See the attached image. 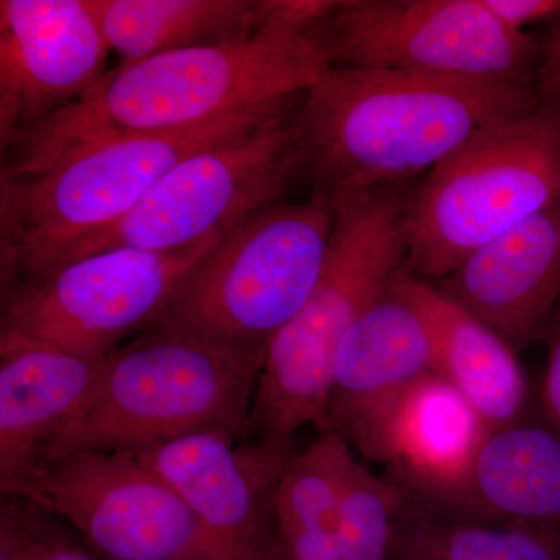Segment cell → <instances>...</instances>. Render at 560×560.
I'll list each match as a JSON object with an SVG mask.
<instances>
[{
  "instance_id": "14",
  "label": "cell",
  "mask_w": 560,
  "mask_h": 560,
  "mask_svg": "<svg viewBox=\"0 0 560 560\" xmlns=\"http://www.w3.org/2000/svg\"><path fill=\"white\" fill-rule=\"evenodd\" d=\"M234 434L197 431L131 453L175 490L232 560H278L265 503L294 458L291 447L234 448Z\"/></svg>"
},
{
  "instance_id": "20",
  "label": "cell",
  "mask_w": 560,
  "mask_h": 560,
  "mask_svg": "<svg viewBox=\"0 0 560 560\" xmlns=\"http://www.w3.org/2000/svg\"><path fill=\"white\" fill-rule=\"evenodd\" d=\"M121 62L246 38L260 0H84Z\"/></svg>"
},
{
  "instance_id": "19",
  "label": "cell",
  "mask_w": 560,
  "mask_h": 560,
  "mask_svg": "<svg viewBox=\"0 0 560 560\" xmlns=\"http://www.w3.org/2000/svg\"><path fill=\"white\" fill-rule=\"evenodd\" d=\"M434 371L429 326L418 308L388 290L350 327L334 366L330 429Z\"/></svg>"
},
{
  "instance_id": "1",
  "label": "cell",
  "mask_w": 560,
  "mask_h": 560,
  "mask_svg": "<svg viewBox=\"0 0 560 560\" xmlns=\"http://www.w3.org/2000/svg\"><path fill=\"white\" fill-rule=\"evenodd\" d=\"M540 102L536 81L330 68L293 117L304 178L330 200L405 184Z\"/></svg>"
},
{
  "instance_id": "8",
  "label": "cell",
  "mask_w": 560,
  "mask_h": 560,
  "mask_svg": "<svg viewBox=\"0 0 560 560\" xmlns=\"http://www.w3.org/2000/svg\"><path fill=\"white\" fill-rule=\"evenodd\" d=\"M296 109L178 162L124 220L84 242L66 264L117 248H190L283 201L291 186L304 178L293 121Z\"/></svg>"
},
{
  "instance_id": "21",
  "label": "cell",
  "mask_w": 560,
  "mask_h": 560,
  "mask_svg": "<svg viewBox=\"0 0 560 560\" xmlns=\"http://www.w3.org/2000/svg\"><path fill=\"white\" fill-rule=\"evenodd\" d=\"M390 560H560V533L456 517L405 492L394 522Z\"/></svg>"
},
{
  "instance_id": "27",
  "label": "cell",
  "mask_w": 560,
  "mask_h": 560,
  "mask_svg": "<svg viewBox=\"0 0 560 560\" xmlns=\"http://www.w3.org/2000/svg\"><path fill=\"white\" fill-rule=\"evenodd\" d=\"M540 60L536 70L540 101L560 105V14L540 38Z\"/></svg>"
},
{
  "instance_id": "15",
  "label": "cell",
  "mask_w": 560,
  "mask_h": 560,
  "mask_svg": "<svg viewBox=\"0 0 560 560\" xmlns=\"http://www.w3.org/2000/svg\"><path fill=\"white\" fill-rule=\"evenodd\" d=\"M438 287L515 350L528 345L560 301V200L475 250Z\"/></svg>"
},
{
  "instance_id": "10",
  "label": "cell",
  "mask_w": 560,
  "mask_h": 560,
  "mask_svg": "<svg viewBox=\"0 0 560 560\" xmlns=\"http://www.w3.org/2000/svg\"><path fill=\"white\" fill-rule=\"evenodd\" d=\"M316 36L331 68L463 79L536 81L541 51L481 0H340Z\"/></svg>"
},
{
  "instance_id": "29",
  "label": "cell",
  "mask_w": 560,
  "mask_h": 560,
  "mask_svg": "<svg viewBox=\"0 0 560 560\" xmlns=\"http://www.w3.org/2000/svg\"><path fill=\"white\" fill-rule=\"evenodd\" d=\"M0 560H24L16 534L5 518L0 521Z\"/></svg>"
},
{
  "instance_id": "6",
  "label": "cell",
  "mask_w": 560,
  "mask_h": 560,
  "mask_svg": "<svg viewBox=\"0 0 560 560\" xmlns=\"http://www.w3.org/2000/svg\"><path fill=\"white\" fill-rule=\"evenodd\" d=\"M334 226V201L316 191L259 210L202 257L149 330L267 349L315 290Z\"/></svg>"
},
{
  "instance_id": "23",
  "label": "cell",
  "mask_w": 560,
  "mask_h": 560,
  "mask_svg": "<svg viewBox=\"0 0 560 560\" xmlns=\"http://www.w3.org/2000/svg\"><path fill=\"white\" fill-rule=\"evenodd\" d=\"M404 499L397 482L355 459L334 525L342 560H390L394 522Z\"/></svg>"
},
{
  "instance_id": "9",
  "label": "cell",
  "mask_w": 560,
  "mask_h": 560,
  "mask_svg": "<svg viewBox=\"0 0 560 560\" xmlns=\"http://www.w3.org/2000/svg\"><path fill=\"white\" fill-rule=\"evenodd\" d=\"M2 490L68 523L102 560H232L175 490L131 453L44 460Z\"/></svg>"
},
{
  "instance_id": "17",
  "label": "cell",
  "mask_w": 560,
  "mask_h": 560,
  "mask_svg": "<svg viewBox=\"0 0 560 560\" xmlns=\"http://www.w3.org/2000/svg\"><path fill=\"white\" fill-rule=\"evenodd\" d=\"M390 290L418 308L429 326L434 372L470 401L490 430L525 411L528 386L515 349L451 294L401 268Z\"/></svg>"
},
{
  "instance_id": "24",
  "label": "cell",
  "mask_w": 560,
  "mask_h": 560,
  "mask_svg": "<svg viewBox=\"0 0 560 560\" xmlns=\"http://www.w3.org/2000/svg\"><path fill=\"white\" fill-rule=\"evenodd\" d=\"M16 506L3 504L2 518L16 534L24 560H102L77 544L65 530L44 522L43 512L31 504L24 511Z\"/></svg>"
},
{
  "instance_id": "25",
  "label": "cell",
  "mask_w": 560,
  "mask_h": 560,
  "mask_svg": "<svg viewBox=\"0 0 560 560\" xmlns=\"http://www.w3.org/2000/svg\"><path fill=\"white\" fill-rule=\"evenodd\" d=\"M278 560H342L331 529L276 526Z\"/></svg>"
},
{
  "instance_id": "3",
  "label": "cell",
  "mask_w": 560,
  "mask_h": 560,
  "mask_svg": "<svg viewBox=\"0 0 560 560\" xmlns=\"http://www.w3.org/2000/svg\"><path fill=\"white\" fill-rule=\"evenodd\" d=\"M301 98L183 130L121 136L69 151L38 171L0 176L2 293L44 278L124 220L178 162L289 116Z\"/></svg>"
},
{
  "instance_id": "2",
  "label": "cell",
  "mask_w": 560,
  "mask_h": 560,
  "mask_svg": "<svg viewBox=\"0 0 560 560\" xmlns=\"http://www.w3.org/2000/svg\"><path fill=\"white\" fill-rule=\"evenodd\" d=\"M331 66L315 32L260 24L246 38L120 62L79 101L20 132L2 175L43 168L81 147L197 127L237 110L304 97Z\"/></svg>"
},
{
  "instance_id": "16",
  "label": "cell",
  "mask_w": 560,
  "mask_h": 560,
  "mask_svg": "<svg viewBox=\"0 0 560 560\" xmlns=\"http://www.w3.org/2000/svg\"><path fill=\"white\" fill-rule=\"evenodd\" d=\"M106 359L0 329V486L21 480L90 399Z\"/></svg>"
},
{
  "instance_id": "5",
  "label": "cell",
  "mask_w": 560,
  "mask_h": 560,
  "mask_svg": "<svg viewBox=\"0 0 560 560\" xmlns=\"http://www.w3.org/2000/svg\"><path fill=\"white\" fill-rule=\"evenodd\" d=\"M265 353L142 331L106 357L90 399L47 442L39 463L73 453H136L205 430L241 436Z\"/></svg>"
},
{
  "instance_id": "13",
  "label": "cell",
  "mask_w": 560,
  "mask_h": 560,
  "mask_svg": "<svg viewBox=\"0 0 560 560\" xmlns=\"http://www.w3.org/2000/svg\"><path fill=\"white\" fill-rule=\"evenodd\" d=\"M108 51L84 0H2L0 149L86 94Z\"/></svg>"
},
{
  "instance_id": "7",
  "label": "cell",
  "mask_w": 560,
  "mask_h": 560,
  "mask_svg": "<svg viewBox=\"0 0 560 560\" xmlns=\"http://www.w3.org/2000/svg\"><path fill=\"white\" fill-rule=\"evenodd\" d=\"M558 200L560 105L540 102L475 135L412 191L405 270L444 280L475 250Z\"/></svg>"
},
{
  "instance_id": "12",
  "label": "cell",
  "mask_w": 560,
  "mask_h": 560,
  "mask_svg": "<svg viewBox=\"0 0 560 560\" xmlns=\"http://www.w3.org/2000/svg\"><path fill=\"white\" fill-rule=\"evenodd\" d=\"M383 464L412 499L456 506L490 427L455 386L431 371L334 429Z\"/></svg>"
},
{
  "instance_id": "11",
  "label": "cell",
  "mask_w": 560,
  "mask_h": 560,
  "mask_svg": "<svg viewBox=\"0 0 560 560\" xmlns=\"http://www.w3.org/2000/svg\"><path fill=\"white\" fill-rule=\"evenodd\" d=\"M221 237L171 253L117 248L69 261L3 294L2 330L106 359L156 323Z\"/></svg>"
},
{
  "instance_id": "22",
  "label": "cell",
  "mask_w": 560,
  "mask_h": 560,
  "mask_svg": "<svg viewBox=\"0 0 560 560\" xmlns=\"http://www.w3.org/2000/svg\"><path fill=\"white\" fill-rule=\"evenodd\" d=\"M355 456L334 429L294 455L271 492L276 526H301L334 530L338 504Z\"/></svg>"
},
{
  "instance_id": "18",
  "label": "cell",
  "mask_w": 560,
  "mask_h": 560,
  "mask_svg": "<svg viewBox=\"0 0 560 560\" xmlns=\"http://www.w3.org/2000/svg\"><path fill=\"white\" fill-rule=\"evenodd\" d=\"M444 514L560 533V433L547 419L490 430L456 506Z\"/></svg>"
},
{
  "instance_id": "4",
  "label": "cell",
  "mask_w": 560,
  "mask_h": 560,
  "mask_svg": "<svg viewBox=\"0 0 560 560\" xmlns=\"http://www.w3.org/2000/svg\"><path fill=\"white\" fill-rule=\"evenodd\" d=\"M411 195L394 184L331 200L335 226L318 283L265 353L246 427L257 444L291 447L304 425L330 429L335 357L407 264Z\"/></svg>"
},
{
  "instance_id": "26",
  "label": "cell",
  "mask_w": 560,
  "mask_h": 560,
  "mask_svg": "<svg viewBox=\"0 0 560 560\" xmlns=\"http://www.w3.org/2000/svg\"><path fill=\"white\" fill-rule=\"evenodd\" d=\"M485 9L508 31L528 33L537 22L552 21L560 14V0H481Z\"/></svg>"
},
{
  "instance_id": "28",
  "label": "cell",
  "mask_w": 560,
  "mask_h": 560,
  "mask_svg": "<svg viewBox=\"0 0 560 560\" xmlns=\"http://www.w3.org/2000/svg\"><path fill=\"white\" fill-rule=\"evenodd\" d=\"M548 363L541 381L544 418L560 433V316L548 327Z\"/></svg>"
}]
</instances>
